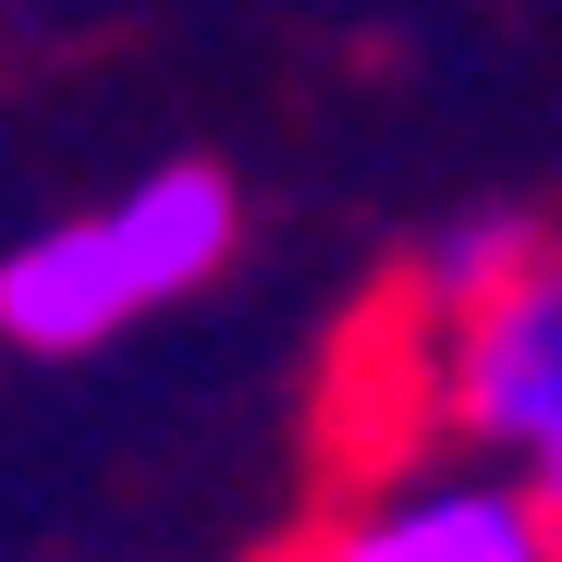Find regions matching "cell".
<instances>
[{"instance_id":"obj_2","label":"cell","mask_w":562,"mask_h":562,"mask_svg":"<svg viewBox=\"0 0 562 562\" xmlns=\"http://www.w3.org/2000/svg\"><path fill=\"white\" fill-rule=\"evenodd\" d=\"M233 245H245L233 171L221 159H159V171L123 183V196L74 209V221H49V233H25L13 257H0V342L99 355L135 318L209 294V281L233 269Z\"/></svg>"},{"instance_id":"obj_5","label":"cell","mask_w":562,"mask_h":562,"mask_svg":"<svg viewBox=\"0 0 562 562\" xmlns=\"http://www.w3.org/2000/svg\"><path fill=\"white\" fill-rule=\"evenodd\" d=\"M269 562H306V550H269Z\"/></svg>"},{"instance_id":"obj_1","label":"cell","mask_w":562,"mask_h":562,"mask_svg":"<svg viewBox=\"0 0 562 562\" xmlns=\"http://www.w3.org/2000/svg\"><path fill=\"white\" fill-rule=\"evenodd\" d=\"M367 342L392 355L380 464H404L416 440H452V452L502 464V477L562 526V245H538L477 306H404V294H380Z\"/></svg>"},{"instance_id":"obj_3","label":"cell","mask_w":562,"mask_h":562,"mask_svg":"<svg viewBox=\"0 0 562 562\" xmlns=\"http://www.w3.org/2000/svg\"><path fill=\"white\" fill-rule=\"evenodd\" d=\"M306 562H562V526L502 464H367V477L294 538Z\"/></svg>"},{"instance_id":"obj_4","label":"cell","mask_w":562,"mask_h":562,"mask_svg":"<svg viewBox=\"0 0 562 562\" xmlns=\"http://www.w3.org/2000/svg\"><path fill=\"white\" fill-rule=\"evenodd\" d=\"M538 245H550V233H538V221H514V209L452 221V233H428V245H416V269L392 281V294H404V306H477V294H502V281H514Z\"/></svg>"}]
</instances>
